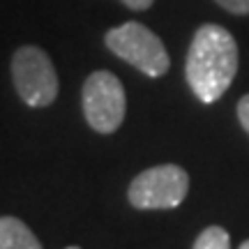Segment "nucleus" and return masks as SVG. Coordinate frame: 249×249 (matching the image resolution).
Here are the masks:
<instances>
[{
	"label": "nucleus",
	"mask_w": 249,
	"mask_h": 249,
	"mask_svg": "<svg viewBox=\"0 0 249 249\" xmlns=\"http://www.w3.org/2000/svg\"><path fill=\"white\" fill-rule=\"evenodd\" d=\"M12 79L18 97L28 107L42 108L58 97V74L51 58L39 46H21L12 58Z\"/></svg>",
	"instance_id": "obj_4"
},
{
	"label": "nucleus",
	"mask_w": 249,
	"mask_h": 249,
	"mask_svg": "<svg viewBox=\"0 0 249 249\" xmlns=\"http://www.w3.org/2000/svg\"><path fill=\"white\" fill-rule=\"evenodd\" d=\"M189 192V176L178 164H161L139 173L129 185V203L139 210L178 208Z\"/></svg>",
	"instance_id": "obj_3"
},
{
	"label": "nucleus",
	"mask_w": 249,
	"mask_h": 249,
	"mask_svg": "<svg viewBox=\"0 0 249 249\" xmlns=\"http://www.w3.org/2000/svg\"><path fill=\"white\" fill-rule=\"evenodd\" d=\"M214 2L231 14H249V0H214Z\"/></svg>",
	"instance_id": "obj_8"
},
{
	"label": "nucleus",
	"mask_w": 249,
	"mask_h": 249,
	"mask_svg": "<svg viewBox=\"0 0 249 249\" xmlns=\"http://www.w3.org/2000/svg\"><path fill=\"white\" fill-rule=\"evenodd\" d=\"M67 249H81V247H67Z\"/></svg>",
	"instance_id": "obj_12"
},
{
	"label": "nucleus",
	"mask_w": 249,
	"mask_h": 249,
	"mask_svg": "<svg viewBox=\"0 0 249 249\" xmlns=\"http://www.w3.org/2000/svg\"><path fill=\"white\" fill-rule=\"evenodd\" d=\"M240 249H249V240H247V242H242V245H240Z\"/></svg>",
	"instance_id": "obj_11"
},
{
	"label": "nucleus",
	"mask_w": 249,
	"mask_h": 249,
	"mask_svg": "<svg viewBox=\"0 0 249 249\" xmlns=\"http://www.w3.org/2000/svg\"><path fill=\"white\" fill-rule=\"evenodd\" d=\"M0 249H42V245L21 219L0 217Z\"/></svg>",
	"instance_id": "obj_6"
},
{
	"label": "nucleus",
	"mask_w": 249,
	"mask_h": 249,
	"mask_svg": "<svg viewBox=\"0 0 249 249\" xmlns=\"http://www.w3.org/2000/svg\"><path fill=\"white\" fill-rule=\"evenodd\" d=\"M194 249H231V235L222 226H208L196 238Z\"/></svg>",
	"instance_id": "obj_7"
},
{
	"label": "nucleus",
	"mask_w": 249,
	"mask_h": 249,
	"mask_svg": "<svg viewBox=\"0 0 249 249\" xmlns=\"http://www.w3.org/2000/svg\"><path fill=\"white\" fill-rule=\"evenodd\" d=\"M238 71V44L226 28L205 23L194 33L187 51L185 76L196 97L213 104L229 90Z\"/></svg>",
	"instance_id": "obj_1"
},
{
	"label": "nucleus",
	"mask_w": 249,
	"mask_h": 249,
	"mask_svg": "<svg viewBox=\"0 0 249 249\" xmlns=\"http://www.w3.org/2000/svg\"><path fill=\"white\" fill-rule=\"evenodd\" d=\"M83 113L88 124L99 134H111L124 120V88L111 71H92L83 83Z\"/></svg>",
	"instance_id": "obj_5"
},
{
	"label": "nucleus",
	"mask_w": 249,
	"mask_h": 249,
	"mask_svg": "<svg viewBox=\"0 0 249 249\" xmlns=\"http://www.w3.org/2000/svg\"><path fill=\"white\" fill-rule=\"evenodd\" d=\"M104 42L108 51H113L118 58H123L124 62H129L132 67L141 70L152 79L164 76L171 67L164 42L139 21H127L123 26L111 28Z\"/></svg>",
	"instance_id": "obj_2"
},
{
	"label": "nucleus",
	"mask_w": 249,
	"mask_h": 249,
	"mask_svg": "<svg viewBox=\"0 0 249 249\" xmlns=\"http://www.w3.org/2000/svg\"><path fill=\"white\" fill-rule=\"evenodd\" d=\"M238 120H240L242 129L249 134V95H245V97L238 102Z\"/></svg>",
	"instance_id": "obj_9"
},
{
	"label": "nucleus",
	"mask_w": 249,
	"mask_h": 249,
	"mask_svg": "<svg viewBox=\"0 0 249 249\" xmlns=\"http://www.w3.org/2000/svg\"><path fill=\"white\" fill-rule=\"evenodd\" d=\"M123 5H127L129 9H136V12H141V9H148L155 2V0H120Z\"/></svg>",
	"instance_id": "obj_10"
}]
</instances>
